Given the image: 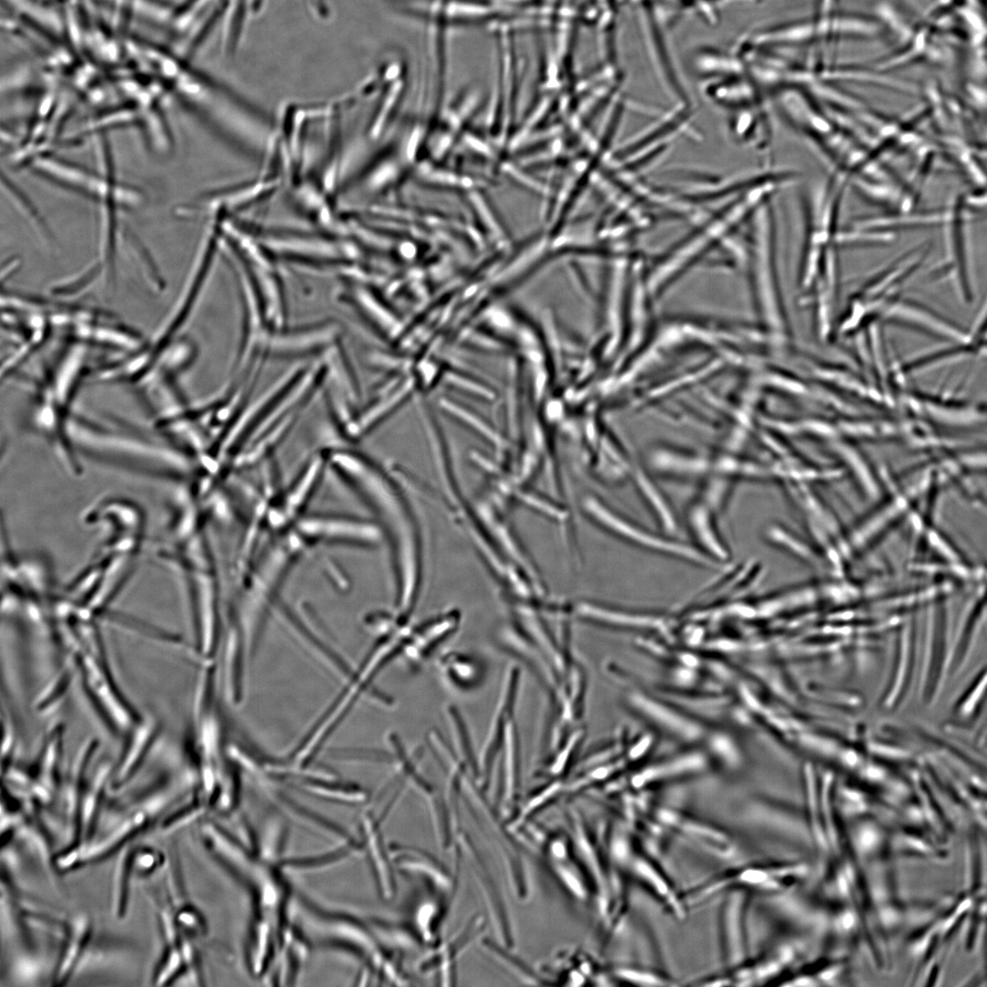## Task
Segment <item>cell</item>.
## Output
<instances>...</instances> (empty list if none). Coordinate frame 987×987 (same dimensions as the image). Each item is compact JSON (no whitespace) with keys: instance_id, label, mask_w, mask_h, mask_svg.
<instances>
[{"instance_id":"cell-23","label":"cell","mask_w":987,"mask_h":987,"mask_svg":"<svg viewBox=\"0 0 987 987\" xmlns=\"http://www.w3.org/2000/svg\"><path fill=\"white\" fill-rule=\"evenodd\" d=\"M836 0H820V16L831 15Z\"/></svg>"},{"instance_id":"cell-17","label":"cell","mask_w":987,"mask_h":987,"mask_svg":"<svg viewBox=\"0 0 987 987\" xmlns=\"http://www.w3.org/2000/svg\"><path fill=\"white\" fill-rule=\"evenodd\" d=\"M185 963L178 946L165 945L152 975L154 985L164 986L175 982L182 974Z\"/></svg>"},{"instance_id":"cell-9","label":"cell","mask_w":987,"mask_h":987,"mask_svg":"<svg viewBox=\"0 0 987 987\" xmlns=\"http://www.w3.org/2000/svg\"><path fill=\"white\" fill-rule=\"evenodd\" d=\"M688 524L695 540L703 551L715 560H726L727 550L719 539L715 528L709 504L694 503L688 510Z\"/></svg>"},{"instance_id":"cell-13","label":"cell","mask_w":987,"mask_h":987,"mask_svg":"<svg viewBox=\"0 0 987 987\" xmlns=\"http://www.w3.org/2000/svg\"><path fill=\"white\" fill-rule=\"evenodd\" d=\"M631 472L639 492L650 505L659 522L666 530L674 532L677 527L676 521L665 496L642 468H635Z\"/></svg>"},{"instance_id":"cell-4","label":"cell","mask_w":987,"mask_h":987,"mask_svg":"<svg viewBox=\"0 0 987 987\" xmlns=\"http://www.w3.org/2000/svg\"><path fill=\"white\" fill-rule=\"evenodd\" d=\"M342 328L335 321H322L304 327L273 332L269 345L270 356L276 357L324 354L340 343Z\"/></svg>"},{"instance_id":"cell-16","label":"cell","mask_w":987,"mask_h":987,"mask_svg":"<svg viewBox=\"0 0 987 987\" xmlns=\"http://www.w3.org/2000/svg\"><path fill=\"white\" fill-rule=\"evenodd\" d=\"M819 79L823 81L853 80L878 84L897 89L903 91H911L905 83H899L893 79L887 78L877 72L855 69V68H832L823 69L816 72Z\"/></svg>"},{"instance_id":"cell-7","label":"cell","mask_w":987,"mask_h":987,"mask_svg":"<svg viewBox=\"0 0 987 987\" xmlns=\"http://www.w3.org/2000/svg\"><path fill=\"white\" fill-rule=\"evenodd\" d=\"M156 722L139 721V727L133 731L128 745L123 749L121 760L113 772L112 784L121 788L132 779L146 756L156 734Z\"/></svg>"},{"instance_id":"cell-14","label":"cell","mask_w":987,"mask_h":987,"mask_svg":"<svg viewBox=\"0 0 987 987\" xmlns=\"http://www.w3.org/2000/svg\"><path fill=\"white\" fill-rule=\"evenodd\" d=\"M701 760L695 753L681 756L671 761L649 767V769L633 777L632 784L635 787H641L657 780L674 778L695 772L701 769Z\"/></svg>"},{"instance_id":"cell-19","label":"cell","mask_w":987,"mask_h":987,"mask_svg":"<svg viewBox=\"0 0 987 987\" xmlns=\"http://www.w3.org/2000/svg\"><path fill=\"white\" fill-rule=\"evenodd\" d=\"M204 811L203 806H184L175 812L165 813L163 819H159L158 830L162 834L171 833L196 821Z\"/></svg>"},{"instance_id":"cell-3","label":"cell","mask_w":987,"mask_h":987,"mask_svg":"<svg viewBox=\"0 0 987 987\" xmlns=\"http://www.w3.org/2000/svg\"><path fill=\"white\" fill-rule=\"evenodd\" d=\"M152 821L143 810L131 811L125 818L116 822L98 839L93 838L84 844L68 847L55 857V867L62 872L100 862L131 843Z\"/></svg>"},{"instance_id":"cell-5","label":"cell","mask_w":987,"mask_h":987,"mask_svg":"<svg viewBox=\"0 0 987 987\" xmlns=\"http://www.w3.org/2000/svg\"><path fill=\"white\" fill-rule=\"evenodd\" d=\"M91 933L92 921L88 914L75 916L67 925L65 941L53 970V985H65L77 973Z\"/></svg>"},{"instance_id":"cell-22","label":"cell","mask_w":987,"mask_h":987,"mask_svg":"<svg viewBox=\"0 0 987 987\" xmlns=\"http://www.w3.org/2000/svg\"><path fill=\"white\" fill-rule=\"evenodd\" d=\"M970 336L973 345L982 352H987V297L978 313Z\"/></svg>"},{"instance_id":"cell-11","label":"cell","mask_w":987,"mask_h":987,"mask_svg":"<svg viewBox=\"0 0 987 987\" xmlns=\"http://www.w3.org/2000/svg\"><path fill=\"white\" fill-rule=\"evenodd\" d=\"M655 817L666 827L697 842L723 843L726 836L716 829L708 827L702 822L687 817L671 810H659Z\"/></svg>"},{"instance_id":"cell-21","label":"cell","mask_w":987,"mask_h":987,"mask_svg":"<svg viewBox=\"0 0 987 987\" xmlns=\"http://www.w3.org/2000/svg\"><path fill=\"white\" fill-rule=\"evenodd\" d=\"M163 856L152 847L136 846L133 856V874L147 876L162 865Z\"/></svg>"},{"instance_id":"cell-10","label":"cell","mask_w":987,"mask_h":987,"mask_svg":"<svg viewBox=\"0 0 987 987\" xmlns=\"http://www.w3.org/2000/svg\"><path fill=\"white\" fill-rule=\"evenodd\" d=\"M134 848L135 845L132 842L127 844L118 852L114 864L111 890V909L112 916L116 919L123 918L127 913L130 883L133 874V856Z\"/></svg>"},{"instance_id":"cell-12","label":"cell","mask_w":987,"mask_h":987,"mask_svg":"<svg viewBox=\"0 0 987 987\" xmlns=\"http://www.w3.org/2000/svg\"><path fill=\"white\" fill-rule=\"evenodd\" d=\"M630 866L631 872L662 900L666 902L669 907L675 912V915L678 917L683 916L684 907L674 894V888L650 862L642 857H634L630 863Z\"/></svg>"},{"instance_id":"cell-20","label":"cell","mask_w":987,"mask_h":987,"mask_svg":"<svg viewBox=\"0 0 987 987\" xmlns=\"http://www.w3.org/2000/svg\"><path fill=\"white\" fill-rule=\"evenodd\" d=\"M614 975L621 981L642 986H667L673 983L669 979L651 971L636 968H617Z\"/></svg>"},{"instance_id":"cell-15","label":"cell","mask_w":987,"mask_h":987,"mask_svg":"<svg viewBox=\"0 0 987 987\" xmlns=\"http://www.w3.org/2000/svg\"><path fill=\"white\" fill-rule=\"evenodd\" d=\"M987 699V664L979 672L957 701L953 712L962 720H972Z\"/></svg>"},{"instance_id":"cell-6","label":"cell","mask_w":987,"mask_h":987,"mask_svg":"<svg viewBox=\"0 0 987 987\" xmlns=\"http://www.w3.org/2000/svg\"><path fill=\"white\" fill-rule=\"evenodd\" d=\"M628 700L631 706L644 717L674 734L679 739L695 742L702 735V728L695 720L644 694L631 693Z\"/></svg>"},{"instance_id":"cell-2","label":"cell","mask_w":987,"mask_h":987,"mask_svg":"<svg viewBox=\"0 0 987 987\" xmlns=\"http://www.w3.org/2000/svg\"><path fill=\"white\" fill-rule=\"evenodd\" d=\"M880 31L874 20L855 16H820L816 20L790 24L754 35L752 45L801 43L832 36L871 37Z\"/></svg>"},{"instance_id":"cell-1","label":"cell","mask_w":987,"mask_h":987,"mask_svg":"<svg viewBox=\"0 0 987 987\" xmlns=\"http://www.w3.org/2000/svg\"><path fill=\"white\" fill-rule=\"evenodd\" d=\"M582 507L600 527L634 546L701 567L718 566L716 560L699 547L656 534L624 517L595 496H586Z\"/></svg>"},{"instance_id":"cell-18","label":"cell","mask_w":987,"mask_h":987,"mask_svg":"<svg viewBox=\"0 0 987 987\" xmlns=\"http://www.w3.org/2000/svg\"><path fill=\"white\" fill-rule=\"evenodd\" d=\"M44 965L36 955L19 954L13 960L10 975L18 984L28 985L37 982L43 974Z\"/></svg>"},{"instance_id":"cell-8","label":"cell","mask_w":987,"mask_h":987,"mask_svg":"<svg viewBox=\"0 0 987 987\" xmlns=\"http://www.w3.org/2000/svg\"><path fill=\"white\" fill-rule=\"evenodd\" d=\"M579 617L610 625L640 628H659L664 620L657 615L631 612L588 601L577 604Z\"/></svg>"}]
</instances>
